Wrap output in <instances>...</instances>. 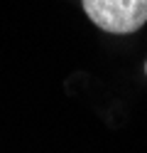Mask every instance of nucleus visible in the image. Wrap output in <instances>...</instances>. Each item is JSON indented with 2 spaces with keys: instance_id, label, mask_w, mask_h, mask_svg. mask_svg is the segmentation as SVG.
Wrapping results in <instances>:
<instances>
[{
  "instance_id": "f257e3e1",
  "label": "nucleus",
  "mask_w": 147,
  "mask_h": 153,
  "mask_svg": "<svg viewBox=\"0 0 147 153\" xmlns=\"http://www.w3.org/2000/svg\"><path fill=\"white\" fill-rule=\"evenodd\" d=\"M83 10L96 27L113 35L135 32L147 22V0H83Z\"/></svg>"
},
{
  "instance_id": "f03ea898",
  "label": "nucleus",
  "mask_w": 147,
  "mask_h": 153,
  "mask_svg": "<svg viewBox=\"0 0 147 153\" xmlns=\"http://www.w3.org/2000/svg\"><path fill=\"white\" fill-rule=\"evenodd\" d=\"M145 72H147V67H145Z\"/></svg>"
}]
</instances>
